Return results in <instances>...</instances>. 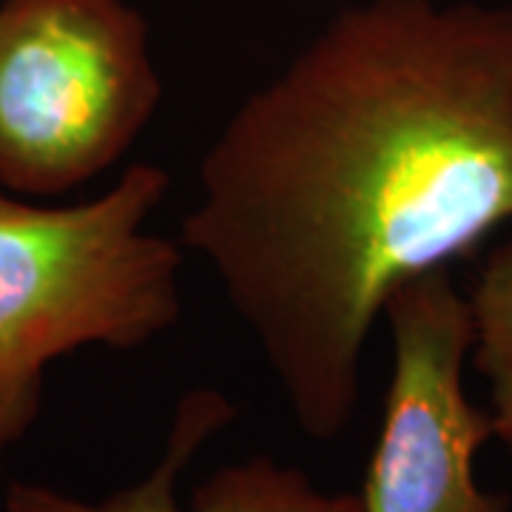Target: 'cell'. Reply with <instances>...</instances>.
<instances>
[{
	"label": "cell",
	"instance_id": "obj_1",
	"mask_svg": "<svg viewBox=\"0 0 512 512\" xmlns=\"http://www.w3.org/2000/svg\"><path fill=\"white\" fill-rule=\"evenodd\" d=\"M512 222V6H345L225 120L180 245L220 279L299 430L356 416L404 282Z\"/></svg>",
	"mask_w": 512,
	"mask_h": 512
},
{
	"label": "cell",
	"instance_id": "obj_2",
	"mask_svg": "<svg viewBox=\"0 0 512 512\" xmlns=\"http://www.w3.org/2000/svg\"><path fill=\"white\" fill-rule=\"evenodd\" d=\"M165 194L148 163L77 205L0 191V458L40 419L52 362L146 348L177 325L183 245L146 228Z\"/></svg>",
	"mask_w": 512,
	"mask_h": 512
},
{
	"label": "cell",
	"instance_id": "obj_3",
	"mask_svg": "<svg viewBox=\"0 0 512 512\" xmlns=\"http://www.w3.org/2000/svg\"><path fill=\"white\" fill-rule=\"evenodd\" d=\"M163 80L128 0H0V191L60 197L117 165Z\"/></svg>",
	"mask_w": 512,
	"mask_h": 512
},
{
	"label": "cell",
	"instance_id": "obj_4",
	"mask_svg": "<svg viewBox=\"0 0 512 512\" xmlns=\"http://www.w3.org/2000/svg\"><path fill=\"white\" fill-rule=\"evenodd\" d=\"M393 370L362 487V512H512L510 495L476 481L478 450L495 439L490 410L470 402L467 296L450 271L404 282L384 305Z\"/></svg>",
	"mask_w": 512,
	"mask_h": 512
},
{
	"label": "cell",
	"instance_id": "obj_5",
	"mask_svg": "<svg viewBox=\"0 0 512 512\" xmlns=\"http://www.w3.org/2000/svg\"><path fill=\"white\" fill-rule=\"evenodd\" d=\"M237 419V407L214 387L188 390L165 439L163 456L146 478L103 501H86L32 481H9L3 512H362L359 493L319 490L302 470L271 456L228 464L180 501V476L200 450Z\"/></svg>",
	"mask_w": 512,
	"mask_h": 512
},
{
	"label": "cell",
	"instance_id": "obj_6",
	"mask_svg": "<svg viewBox=\"0 0 512 512\" xmlns=\"http://www.w3.org/2000/svg\"><path fill=\"white\" fill-rule=\"evenodd\" d=\"M464 296L473 319L470 359L487 382L495 439L512 453V237L481 256Z\"/></svg>",
	"mask_w": 512,
	"mask_h": 512
}]
</instances>
